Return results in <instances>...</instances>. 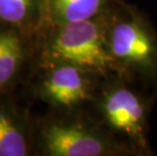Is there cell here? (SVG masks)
<instances>
[{"label":"cell","instance_id":"1","mask_svg":"<svg viewBox=\"0 0 157 156\" xmlns=\"http://www.w3.org/2000/svg\"><path fill=\"white\" fill-rule=\"evenodd\" d=\"M53 52L56 57L79 67L103 68L111 61L101 31L90 19L65 24L53 44Z\"/></svg>","mask_w":157,"mask_h":156},{"label":"cell","instance_id":"2","mask_svg":"<svg viewBox=\"0 0 157 156\" xmlns=\"http://www.w3.org/2000/svg\"><path fill=\"white\" fill-rule=\"evenodd\" d=\"M49 153L54 156H98L103 152V144L81 129L52 126L45 133Z\"/></svg>","mask_w":157,"mask_h":156},{"label":"cell","instance_id":"3","mask_svg":"<svg viewBox=\"0 0 157 156\" xmlns=\"http://www.w3.org/2000/svg\"><path fill=\"white\" fill-rule=\"evenodd\" d=\"M113 54L123 60L142 63L151 57L153 46L146 32L132 22H122L112 36Z\"/></svg>","mask_w":157,"mask_h":156},{"label":"cell","instance_id":"4","mask_svg":"<svg viewBox=\"0 0 157 156\" xmlns=\"http://www.w3.org/2000/svg\"><path fill=\"white\" fill-rule=\"evenodd\" d=\"M45 91L53 101L65 107L78 104L87 95L83 77L74 66L56 69L46 82Z\"/></svg>","mask_w":157,"mask_h":156},{"label":"cell","instance_id":"5","mask_svg":"<svg viewBox=\"0 0 157 156\" xmlns=\"http://www.w3.org/2000/svg\"><path fill=\"white\" fill-rule=\"evenodd\" d=\"M105 0H53L55 15L64 24L88 21L102 6Z\"/></svg>","mask_w":157,"mask_h":156},{"label":"cell","instance_id":"6","mask_svg":"<svg viewBox=\"0 0 157 156\" xmlns=\"http://www.w3.org/2000/svg\"><path fill=\"white\" fill-rule=\"evenodd\" d=\"M21 45L12 32H0V86L14 75L21 59Z\"/></svg>","mask_w":157,"mask_h":156},{"label":"cell","instance_id":"7","mask_svg":"<svg viewBox=\"0 0 157 156\" xmlns=\"http://www.w3.org/2000/svg\"><path fill=\"white\" fill-rule=\"evenodd\" d=\"M26 143L10 118L0 112V156H25Z\"/></svg>","mask_w":157,"mask_h":156},{"label":"cell","instance_id":"8","mask_svg":"<svg viewBox=\"0 0 157 156\" xmlns=\"http://www.w3.org/2000/svg\"><path fill=\"white\" fill-rule=\"evenodd\" d=\"M134 94L126 89L116 90L109 94L105 102V112L111 125L122 130L124 118Z\"/></svg>","mask_w":157,"mask_h":156},{"label":"cell","instance_id":"9","mask_svg":"<svg viewBox=\"0 0 157 156\" xmlns=\"http://www.w3.org/2000/svg\"><path fill=\"white\" fill-rule=\"evenodd\" d=\"M33 0H0V19L18 24L26 17Z\"/></svg>","mask_w":157,"mask_h":156},{"label":"cell","instance_id":"10","mask_svg":"<svg viewBox=\"0 0 157 156\" xmlns=\"http://www.w3.org/2000/svg\"><path fill=\"white\" fill-rule=\"evenodd\" d=\"M143 115H144V109H143L142 105L140 104L138 98L134 95L129 105L125 118H124L122 130L132 135L139 134L140 131H141Z\"/></svg>","mask_w":157,"mask_h":156}]
</instances>
